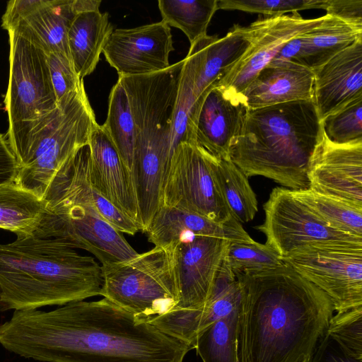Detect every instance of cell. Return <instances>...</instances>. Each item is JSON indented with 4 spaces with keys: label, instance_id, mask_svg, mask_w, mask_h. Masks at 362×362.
Instances as JSON below:
<instances>
[{
    "label": "cell",
    "instance_id": "17",
    "mask_svg": "<svg viewBox=\"0 0 362 362\" xmlns=\"http://www.w3.org/2000/svg\"><path fill=\"white\" fill-rule=\"evenodd\" d=\"M90 179L95 189L141 228L132 174L112 141L95 122L90 135Z\"/></svg>",
    "mask_w": 362,
    "mask_h": 362
},
{
    "label": "cell",
    "instance_id": "22",
    "mask_svg": "<svg viewBox=\"0 0 362 362\" xmlns=\"http://www.w3.org/2000/svg\"><path fill=\"white\" fill-rule=\"evenodd\" d=\"M145 233L150 243L160 247L188 235L213 236L230 242L254 240L234 218L220 223L184 209L166 206L159 207Z\"/></svg>",
    "mask_w": 362,
    "mask_h": 362
},
{
    "label": "cell",
    "instance_id": "3",
    "mask_svg": "<svg viewBox=\"0 0 362 362\" xmlns=\"http://www.w3.org/2000/svg\"><path fill=\"white\" fill-rule=\"evenodd\" d=\"M102 267L55 239L0 244V311L64 305L100 296Z\"/></svg>",
    "mask_w": 362,
    "mask_h": 362
},
{
    "label": "cell",
    "instance_id": "42",
    "mask_svg": "<svg viewBox=\"0 0 362 362\" xmlns=\"http://www.w3.org/2000/svg\"><path fill=\"white\" fill-rule=\"evenodd\" d=\"M303 362H311V360H310V359H306V360H305V361H303Z\"/></svg>",
    "mask_w": 362,
    "mask_h": 362
},
{
    "label": "cell",
    "instance_id": "21",
    "mask_svg": "<svg viewBox=\"0 0 362 362\" xmlns=\"http://www.w3.org/2000/svg\"><path fill=\"white\" fill-rule=\"evenodd\" d=\"M326 15L320 25L287 42L279 53V59L301 64L314 71L362 38V27Z\"/></svg>",
    "mask_w": 362,
    "mask_h": 362
},
{
    "label": "cell",
    "instance_id": "28",
    "mask_svg": "<svg viewBox=\"0 0 362 362\" xmlns=\"http://www.w3.org/2000/svg\"><path fill=\"white\" fill-rule=\"evenodd\" d=\"M103 127L131 172L135 142L134 122L127 95L118 81L110 93L107 116Z\"/></svg>",
    "mask_w": 362,
    "mask_h": 362
},
{
    "label": "cell",
    "instance_id": "11",
    "mask_svg": "<svg viewBox=\"0 0 362 362\" xmlns=\"http://www.w3.org/2000/svg\"><path fill=\"white\" fill-rule=\"evenodd\" d=\"M263 208L264 221L255 228L265 235L266 244L281 257L306 245L362 246V237L329 226L296 198L289 189L274 188Z\"/></svg>",
    "mask_w": 362,
    "mask_h": 362
},
{
    "label": "cell",
    "instance_id": "37",
    "mask_svg": "<svg viewBox=\"0 0 362 362\" xmlns=\"http://www.w3.org/2000/svg\"><path fill=\"white\" fill-rule=\"evenodd\" d=\"M51 82L57 105L83 86V79L76 74L71 59L61 52L47 54Z\"/></svg>",
    "mask_w": 362,
    "mask_h": 362
},
{
    "label": "cell",
    "instance_id": "20",
    "mask_svg": "<svg viewBox=\"0 0 362 362\" xmlns=\"http://www.w3.org/2000/svg\"><path fill=\"white\" fill-rule=\"evenodd\" d=\"M315 74L293 62L269 63L244 91L242 98L247 109L313 100Z\"/></svg>",
    "mask_w": 362,
    "mask_h": 362
},
{
    "label": "cell",
    "instance_id": "8",
    "mask_svg": "<svg viewBox=\"0 0 362 362\" xmlns=\"http://www.w3.org/2000/svg\"><path fill=\"white\" fill-rule=\"evenodd\" d=\"M45 209L33 235L55 239L74 249L91 253L102 264L131 259L138 252L122 232L89 204L45 195Z\"/></svg>",
    "mask_w": 362,
    "mask_h": 362
},
{
    "label": "cell",
    "instance_id": "27",
    "mask_svg": "<svg viewBox=\"0 0 362 362\" xmlns=\"http://www.w3.org/2000/svg\"><path fill=\"white\" fill-rule=\"evenodd\" d=\"M218 0H159L158 6L168 26L181 30L190 45L206 35L208 25L217 11Z\"/></svg>",
    "mask_w": 362,
    "mask_h": 362
},
{
    "label": "cell",
    "instance_id": "40",
    "mask_svg": "<svg viewBox=\"0 0 362 362\" xmlns=\"http://www.w3.org/2000/svg\"><path fill=\"white\" fill-rule=\"evenodd\" d=\"M18 165L6 137L0 134V185L14 182Z\"/></svg>",
    "mask_w": 362,
    "mask_h": 362
},
{
    "label": "cell",
    "instance_id": "2",
    "mask_svg": "<svg viewBox=\"0 0 362 362\" xmlns=\"http://www.w3.org/2000/svg\"><path fill=\"white\" fill-rule=\"evenodd\" d=\"M235 276L242 291L238 361L312 360L334 314L328 296L284 262Z\"/></svg>",
    "mask_w": 362,
    "mask_h": 362
},
{
    "label": "cell",
    "instance_id": "31",
    "mask_svg": "<svg viewBox=\"0 0 362 362\" xmlns=\"http://www.w3.org/2000/svg\"><path fill=\"white\" fill-rule=\"evenodd\" d=\"M241 299L240 283L225 257L209 298L201 308L199 334L214 322L238 310L240 306Z\"/></svg>",
    "mask_w": 362,
    "mask_h": 362
},
{
    "label": "cell",
    "instance_id": "41",
    "mask_svg": "<svg viewBox=\"0 0 362 362\" xmlns=\"http://www.w3.org/2000/svg\"><path fill=\"white\" fill-rule=\"evenodd\" d=\"M311 362H362L344 354L339 347L325 334L319 342Z\"/></svg>",
    "mask_w": 362,
    "mask_h": 362
},
{
    "label": "cell",
    "instance_id": "9",
    "mask_svg": "<svg viewBox=\"0 0 362 362\" xmlns=\"http://www.w3.org/2000/svg\"><path fill=\"white\" fill-rule=\"evenodd\" d=\"M281 259L324 291L334 313L362 306V246L306 245Z\"/></svg>",
    "mask_w": 362,
    "mask_h": 362
},
{
    "label": "cell",
    "instance_id": "38",
    "mask_svg": "<svg viewBox=\"0 0 362 362\" xmlns=\"http://www.w3.org/2000/svg\"><path fill=\"white\" fill-rule=\"evenodd\" d=\"M327 14L362 27V0H326Z\"/></svg>",
    "mask_w": 362,
    "mask_h": 362
},
{
    "label": "cell",
    "instance_id": "19",
    "mask_svg": "<svg viewBox=\"0 0 362 362\" xmlns=\"http://www.w3.org/2000/svg\"><path fill=\"white\" fill-rule=\"evenodd\" d=\"M90 147L86 144L63 164L49 182L44 196L91 205L122 233L133 235L141 230L137 223L95 189L90 179Z\"/></svg>",
    "mask_w": 362,
    "mask_h": 362
},
{
    "label": "cell",
    "instance_id": "4",
    "mask_svg": "<svg viewBox=\"0 0 362 362\" xmlns=\"http://www.w3.org/2000/svg\"><path fill=\"white\" fill-rule=\"evenodd\" d=\"M322 132L312 100L247 109L230 160L247 177L261 175L291 190L306 189Z\"/></svg>",
    "mask_w": 362,
    "mask_h": 362
},
{
    "label": "cell",
    "instance_id": "34",
    "mask_svg": "<svg viewBox=\"0 0 362 362\" xmlns=\"http://www.w3.org/2000/svg\"><path fill=\"white\" fill-rule=\"evenodd\" d=\"M325 334L344 354L362 361V306L334 314Z\"/></svg>",
    "mask_w": 362,
    "mask_h": 362
},
{
    "label": "cell",
    "instance_id": "1",
    "mask_svg": "<svg viewBox=\"0 0 362 362\" xmlns=\"http://www.w3.org/2000/svg\"><path fill=\"white\" fill-rule=\"evenodd\" d=\"M0 344L42 362H183L192 349L105 298L15 310L0 324Z\"/></svg>",
    "mask_w": 362,
    "mask_h": 362
},
{
    "label": "cell",
    "instance_id": "32",
    "mask_svg": "<svg viewBox=\"0 0 362 362\" xmlns=\"http://www.w3.org/2000/svg\"><path fill=\"white\" fill-rule=\"evenodd\" d=\"M183 61L173 117V153L180 143L192 141V122L196 102L194 96V65L192 59L188 54Z\"/></svg>",
    "mask_w": 362,
    "mask_h": 362
},
{
    "label": "cell",
    "instance_id": "5",
    "mask_svg": "<svg viewBox=\"0 0 362 362\" xmlns=\"http://www.w3.org/2000/svg\"><path fill=\"white\" fill-rule=\"evenodd\" d=\"M9 76L4 103L7 141L16 159L38 139L61 110L51 82L46 53L16 30L8 31Z\"/></svg>",
    "mask_w": 362,
    "mask_h": 362
},
{
    "label": "cell",
    "instance_id": "25",
    "mask_svg": "<svg viewBox=\"0 0 362 362\" xmlns=\"http://www.w3.org/2000/svg\"><path fill=\"white\" fill-rule=\"evenodd\" d=\"M45 209L42 199L15 182L0 185V228L14 233L17 238L34 233Z\"/></svg>",
    "mask_w": 362,
    "mask_h": 362
},
{
    "label": "cell",
    "instance_id": "6",
    "mask_svg": "<svg viewBox=\"0 0 362 362\" xmlns=\"http://www.w3.org/2000/svg\"><path fill=\"white\" fill-rule=\"evenodd\" d=\"M100 296L148 322L167 313L178 303V293L165 247L154 246L135 257L102 264Z\"/></svg>",
    "mask_w": 362,
    "mask_h": 362
},
{
    "label": "cell",
    "instance_id": "24",
    "mask_svg": "<svg viewBox=\"0 0 362 362\" xmlns=\"http://www.w3.org/2000/svg\"><path fill=\"white\" fill-rule=\"evenodd\" d=\"M113 30L107 13L93 10L76 13L67 39L70 58L80 78L95 70Z\"/></svg>",
    "mask_w": 362,
    "mask_h": 362
},
{
    "label": "cell",
    "instance_id": "12",
    "mask_svg": "<svg viewBox=\"0 0 362 362\" xmlns=\"http://www.w3.org/2000/svg\"><path fill=\"white\" fill-rule=\"evenodd\" d=\"M230 241L213 236L188 235L165 247L174 273L178 303L175 309H199L207 301Z\"/></svg>",
    "mask_w": 362,
    "mask_h": 362
},
{
    "label": "cell",
    "instance_id": "29",
    "mask_svg": "<svg viewBox=\"0 0 362 362\" xmlns=\"http://www.w3.org/2000/svg\"><path fill=\"white\" fill-rule=\"evenodd\" d=\"M239 308L228 316L214 322L198 335L194 349L203 362H239Z\"/></svg>",
    "mask_w": 362,
    "mask_h": 362
},
{
    "label": "cell",
    "instance_id": "14",
    "mask_svg": "<svg viewBox=\"0 0 362 362\" xmlns=\"http://www.w3.org/2000/svg\"><path fill=\"white\" fill-rule=\"evenodd\" d=\"M175 49L170 27L163 21L113 30L103 53L119 77L156 73L168 68Z\"/></svg>",
    "mask_w": 362,
    "mask_h": 362
},
{
    "label": "cell",
    "instance_id": "10",
    "mask_svg": "<svg viewBox=\"0 0 362 362\" xmlns=\"http://www.w3.org/2000/svg\"><path fill=\"white\" fill-rule=\"evenodd\" d=\"M160 206L184 209L220 223L233 218L213 175L209 153L193 143L181 142L175 148L163 184Z\"/></svg>",
    "mask_w": 362,
    "mask_h": 362
},
{
    "label": "cell",
    "instance_id": "15",
    "mask_svg": "<svg viewBox=\"0 0 362 362\" xmlns=\"http://www.w3.org/2000/svg\"><path fill=\"white\" fill-rule=\"evenodd\" d=\"M308 179L309 189L362 209V141L335 144L322 132Z\"/></svg>",
    "mask_w": 362,
    "mask_h": 362
},
{
    "label": "cell",
    "instance_id": "16",
    "mask_svg": "<svg viewBox=\"0 0 362 362\" xmlns=\"http://www.w3.org/2000/svg\"><path fill=\"white\" fill-rule=\"evenodd\" d=\"M247 107L216 83L202 99L192 125V143L218 159L230 160V150L238 136Z\"/></svg>",
    "mask_w": 362,
    "mask_h": 362
},
{
    "label": "cell",
    "instance_id": "35",
    "mask_svg": "<svg viewBox=\"0 0 362 362\" xmlns=\"http://www.w3.org/2000/svg\"><path fill=\"white\" fill-rule=\"evenodd\" d=\"M327 139L335 144L362 141V97L322 121Z\"/></svg>",
    "mask_w": 362,
    "mask_h": 362
},
{
    "label": "cell",
    "instance_id": "36",
    "mask_svg": "<svg viewBox=\"0 0 362 362\" xmlns=\"http://www.w3.org/2000/svg\"><path fill=\"white\" fill-rule=\"evenodd\" d=\"M326 0H218L217 10H238L269 16L309 8L325 9Z\"/></svg>",
    "mask_w": 362,
    "mask_h": 362
},
{
    "label": "cell",
    "instance_id": "23",
    "mask_svg": "<svg viewBox=\"0 0 362 362\" xmlns=\"http://www.w3.org/2000/svg\"><path fill=\"white\" fill-rule=\"evenodd\" d=\"M76 13L74 0H44L11 30L28 37L46 54L61 52L70 58L68 31Z\"/></svg>",
    "mask_w": 362,
    "mask_h": 362
},
{
    "label": "cell",
    "instance_id": "39",
    "mask_svg": "<svg viewBox=\"0 0 362 362\" xmlns=\"http://www.w3.org/2000/svg\"><path fill=\"white\" fill-rule=\"evenodd\" d=\"M44 0H13L7 3L1 18V27L9 31L40 6Z\"/></svg>",
    "mask_w": 362,
    "mask_h": 362
},
{
    "label": "cell",
    "instance_id": "13",
    "mask_svg": "<svg viewBox=\"0 0 362 362\" xmlns=\"http://www.w3.org/2000/svg\"><path fill=\"white\" fill-rule=\"evenodd\" d=\"M326 18L325 15L305 19L298 12H295L253 22L249 25L251 32L249 47L216 85L229 94L243 99L247 87L287 42L312 30Z\"/></svg>",
    "mask_w": 362,
    "mask_h": 362
},
{
    "label": "cell",
    "instance_id": "18",
    "mask_svg": "<svg viewBox=\"0 0 362 362\" xmlns=\"http://www.w3.org/2000/svg\"><path fill=\"white\" fill-rule=\"evenodd\" d=\"M313 102L322 122L362 97V38L314 71Z\"/></svg>",
    "mask_w": 362,
    "mask_h": 362
},
{
    "label": "cell",
    "instance_id": "26",
    "mask_svg": "<svg viewBox=\"0 0 362 362\" xmlns=\"http://www.w3.org/2000/svg\"><path fill=\"white\" fill-rule=\"evenodd\" d=\"M209 163L221 194L233 218L240 223L252 221L258 207L256 194L248 177L230 160L218 159L209 154Z\"/></svg>",
    "mask_w": 362,
    "mask_h": 362
},
{
    "label": "cell",
    "instance_id": "30",
    "mask_svg": "<svg viewBox=\"0 0 362 362\" xmlns=\"http://www.w3.org/2000/svg\"><path fill=\"white\" fill-rule=\"evenodd\" d=\"M291 192L296 198L329 226L346 233L362 237V209L309 188Z\"/></svg>",
    "mask_w": 362,
    "mask_h": 362
},
{
    "label": "cell",
    "instance_id": "7",
    "mask_svg": "<svg viewBox=\"0 0 362 362\" xmlns=\"http://www.w3.org/2000/svg\"><path fill=\"white\" fill-rule=\"evenodd\" d=\"M58 106L61 110L57 116L17 160L18 171L15 184L41 199L63 164L88 144L96 122L84 86Z\"/></svg>",
    "mask_w": 362,
    "mask_h": 362
},
{
    "label": "cell",
    "instance_id": "33",
    "mask_svg": "<svg viewBox=\"0 0 362 362\" xmlns=\"http://www.w3.org/2000/svg\"><path fill=\"white\" fill-rule=\"evenodd\" d=\"M226 258L235 276L268 270L284 263L281 257L272 247L255 240L230 242Z\"/></svg>",
    "mask_w": 362,
    "mask_h": 362
}]
</instances>
